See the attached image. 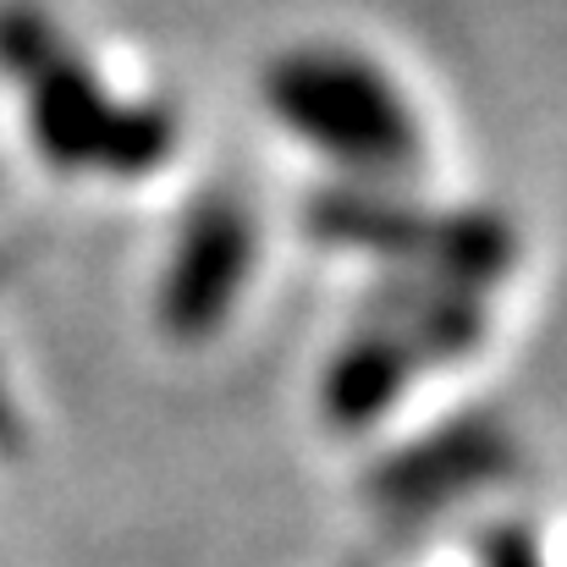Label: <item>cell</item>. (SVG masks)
<instances>
[{
    "mask_svg": "<svg viewBox=\"0 0 567 567\" xmlns=\"http://www.w3.org/2000/svg\"><path fill=\"white\" fill-rule=\"evenodd\" d=\"M265 111L342 177L396 183L424 161V133L396 78L353 44H287L259 72Z\"/></svg>",
    "mask_w": 567,
    "mask_h": 567,
    "instance_id": "6da1fadb",
    "label": "cell"
},
{
    "mask_svg": "<svg viewBox=\"0 0 567 567\" xmlns=\"http://www.w3.org/2000/svg\"><path fill=\"white\" fill-rule=\"evenodd\" d=\"M359 320L385 326V331L419 359V370L463 364V359H474V353L485 348V337H491V320H485V298H480V292L446 287V281L419 276V270L385 276L375 292L364 298V315H359Z\"/></svg>",
    "mask_w": 567,
    "mask_h": 567,
    "instance_id": "8992f818",
    "label": "cell"
},
{
    "mask_svg": "<svg viewBox=\"0 0 567 567\" xmlns=\"http://www.w3.org/2000/svg\"><path fill=\"white\" fill-rule=\"evenodd\" d=\"M259 259V226L237 193H204L183 215L166 270L155 281V326L161 337L198 348L220 337Z\"/></svg>",
    "mask_w": 567,
    "mask_h": 567,
    "instance_id": "277c9868",
    "label": "cell"
},
{
    "mask_svg": "<svg viewBox=\"0 0 567 567\" xmlns=\"http://www.w3.org/2000/svg\"><path fill=\"white\" fill-rule=\"evenodd\" d=\"M11 83L22 89L33 150L66 177L138 183L177 155V111L166 100H116L72 39L50 44Z\"/></svg>",
    "mask_w": 567,
    "mask_h": 567,
    "instance_id": "3957f363",
    "label": "cell"
},
{
    "mask_svg": "<svg viewBox=\"0 0 567 567\" xmlns=\"http://www.w3.org/2000/svg\"><path fill=\"white\" fill-rule=\"evenodd\" d=\"M303 226L326 248L370 254L396 270H419L480 298L496 281H507L524 254L518 226L502 209H485V204L430 209L396 183H370V177H342L309 193Z\"/></svg>",
    "mask_w": 567,
    "mask_h": 567,
    "instance_id": "7a4b0ae2",
    "label": "cell"
},
{
    "mask_svg": "<svg viewBox=\"0 0 567 567\" xmlns=\"http://www.w3.org/2000/svg\"><path fill=\"white\" fill-rule=\"evenodd\" d=\"M480 567H546V551L529 524H491L480 540Z\"/></svg>",
    "mask_w": 567,
    "mask_h": 567,
    "instance_id": "ba28073f",
    "label": "cell"
},
{
    "mask_svg": "<svg viewBox=\"0 0 567 567\" xmlns=\"http://www.w3.org/2000/svg\"><path fill=\"white\" fill-rule=\"evenodd\" d=\"M513 468H518V435L507 430V419L463 413L380 452L364 468V502L380 513H430L507 480Z\"/></svg>",
    "mask_w": 567,
    "mask_h": 567,
    "instance_id": "5b68a950",
    "label": "cell"
},
{
    "mask_svg": "<svg viewBox=\"0 0 567 567\" xmlns=\"http://www.w3.org/2000/svg\"><path fill=\"white\" fill-rule=\"evenodd\" d=\"M419 375H424L419 359L385 326L359 320V331L320 370V419L337 435H364L402 402V391Z\"/></svg>",
    "mask_w": 567,
    "mask_h": 567,
    "instance_id": "52a82bcc",
    "label": "cell"
},
{
    "mask_svg": "<svg viewBox=\"0 0 567 567\" xmlns=\"http://www.w3.org/2000/svg\"><path fill=\"white\" fill-rule=\"evenodd\" d=\"M17 441H22V419H17V402H11V391L0 380V452H11Z\"/></svg>",
    "mask_w": 567,
    "mask_h": 567,
    "instance_id": "9c48e42d",
    "label": "cell"
}]
</instances>
